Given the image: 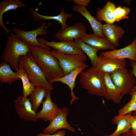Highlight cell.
Masks as SVG:
<instances>
[{"label": "cell", "mask_w": 136, "mask_h": 136, "mask_svg": "<svg viewBox=\"0 0 136 136\" xmlns=\"http://www.w3.org/2000/svg\"><path fill=\"white\" fill-rule=\"evenodd\" d=\"M30 52L49 81L64 76L58 60L51 50L40 47H30Z\"/></svg>", "instance_id": "obj_1"}, {"label": "cell", "mask_w": 136, "mask_h": 136, "mask_svg": "<svg viewBox=\"0 0 136 136\" xmlns=\"http://www.w3.org/2000/svg\"><path fill=\"white\" fill-rule=\"evenodd\" d=\"M30 47L14 33H11L8 36L6 46L2 54V61L8 64L16 71L19 64L20 57L30 52Z\"/></svg>", "instance_id": "obj_2"}, {"label": "cell", "mask_w": 136, "mask_h": 136, "mask_svg": "<svg viewBox=\"0 0 136 136\" xmlns=\"http://www.w3.org/2000/svg\"><path fill=\"white\" fill-rule=\"evenodd\" d=\"M104 74L91 66L80 74L79 81L83 88L90 94L104 97L105 88Z\"/></svg>", "instance_id": "obj_3"}, {"label": "cell", "mask_w": 136, "mask_h": 136, "mask_svg": "<svg viewBox=\"0 0 136 136\" xmlns=\"http://www.w3.org/2000/svg\"><path fill=\"white\" fill-rule=\"evenodd\" d=\"M19 62L22 65L31 82L35 87H43L48 90L51 91L53 89L52 84L47 80L30 52L26 55L21 56Z\"/></svg>", "instance_id": "obj_4"}, {"label": "cell", "mask_w": 136, "mask_h": 136, "mask_svg": "<svg viewBox=\"0 0 136 136\" xmlns=\"http://www.w3.org/2000/svg\"><path fill=\"white\" fill-rule=\"evenodd\" d=\"M110 74L112 81L123 96L129 94L135 85V77L126 67L118 69Z\"/></svg>", "instance_id": "obj_5"}, {"label": "cell", "mask_w": 136, "mask_h": 136, "mask_svg": "<svg viewBox=\"0 0 136 136\" xmlns=\"http://www.w3.org/2000/svg\"><path fill=\"white\" fill-rule=\"evenodd\" d=\"M51 51L58 60L64 75L78 67L86 64L85 62L87 58L85 54H64L54 49Z\"/></svg>", "instance_id": "obj_6"}, {"label": "cell", "mask_w": 136, "mask_h": 136, "mask_svg": "<svg viewBox=\"0 0 136 136\" xmlns=\"http://www.w3.org/2000/svg\"><path fill=\"white\" fill-rule=\"evenodd\" d=\"M46 24V22H44L38 28L31 31H24L16 27L14 28L12 31L19 38L30 47H40L51 50L50 47L40 43L37 38L39 35L48 34L47 30L45 29Z\"/></svg>", "instance_id": "obj_7"}, {"label": "cell", "mask_w": 136, "mask_h": 136, "mask_svg": "<svg viewBox=\"0 0 136 136\" xmlns=\"http://www.w3.org/2000/svg\"><path fill=\"white\" fill-rule=\"evenodd\" d=\"M14 105L18 115L22 120L36 122L39 119L29 98L20 95L14 100Z\"/></svg>", "instance_id": "obj_8"}, {"label": "cell", "mask_w": 136, "mask_h": 136, "mask_svg": "<svg viewBox=\"0 0 136 136\" xmlns=\"http://www.w3.org/2000/svg\"><path fill=\"white\" fill-rule=\"evenodd\" d=\"M69 114V109L66 107L61 108V111L51 122L49 125L42 130L43 133L52 134L62 129H67L74 132L75 129L68 122L67 117Z\"/></svg>", "instance_id": "obj_9"}, {"label": "cell", "mask_w": 136, "mask_h": 136, "mask_svg": "<svg viewBox=\"0 0 136 136\" xmlns=\"http://www.w3.org/2000/svg\"><path fill=\"white\" fill-rule=\"evenodd\" d=\"M87 34L85 26L82 22H78L64 29L56 32L55 36L60 41H74L76 39L81 38Z\"/></svg>", "instance_id": "obj_10"}, {"label": "cell", "mask_w": 136, "mask_h": 136, "mask_svg": "<svg viewBox=\"0 0 136 136\" xmlns=\"http://www.w3.org/2000/svg\"><path fill=\"white\" fill-rule=\"evenodd\" d=\"M37 40L40 43L48 47H52L54 49L63 53L85 54L82 50L76 45L74 41H60L57 42L52 40L49 41L41 37L38 38Z\"/></svg>", "instance_id": "obj_11"}, {"label": "cell", "mask_w": 136, "mask_h": 136, "mask_svg": "<svg viewBox=\"0 0 136 136\" xmlns=\"http://www.w3.org/2000/svg\"><path fill=\"white\" fill-rule=\"evenodd\" d=\"M99 55L119 59L128 58L136 62V39H134L130 44L124 47L100 52Z\"/></svg>", "instance_id": "obj_12"}, {"label": "cell", "mask_w": 136, "mask_h": 136, "mask_svg": "<svg viewBox=\"0 0 136 136\" xmlns=\"http://www.w3.org/2000/svg\"><path fill=\"white\" fill-rule=\"evenodd\" d=\"M51 91H48L44 100L42 103V109L37 113L39 119L45 122H51L61 111L58 105L51 99Z\"/></svg>", "instance_id": "obj_13"}, {"label": "cell", "mask_w": 136, "mask_h": 136, "mask_svg": "<svg viewBox=\"0 0 136 136\" xmlns=\"http://www.w3.org/2000/svg\"><path fill=\"white\" fill-rule=\"evenodd\" d=\"M98 56L100 58V62L95 68L104 74H110L118 69L126 68V66L125 59L112 58L99 55Z\"/></svg>", "instance_id": "obj_14"}, {"label": "cell", "mask_w": 136, "mask_h": 136, "mask_svg": "<svg viewBox=\"0 0 136 136\" xmlns=\"http://www.w3.org/2000/svg\"><path fill=\"white\" fill-rule=\"evenodd\" d=\"M88 66H89L86 64L80 66L72 71L69 74L61 78L50 81L49 82L52 84L55 82H60L67 85L71 90L72 98L70 103L72 105L75 101L78 99V97L75 95L73 91L74 89L75 86V81L76 78Z\"/></svg>", "instance_id": "obj_15"}, {"label": "cell", "mask_w": 136, "mask_h": 136, "mask_svg": "<svg viewBox=\"0 0 136 136\" xmlns=\"http://www.w3.org/2000/svg\"><path fill=\"white\" fill-rule=\"evenodd\" d=\"M73 11L78 13L84 17L89 21L92 27L93 34L102 38H104L103 32L102 25L100 21L93 17L86 7L80 5L73 6Z\"/></svg>", "instance_id": "obj_16"}, {"label": "cell", "mask_w": 136, "mask_h": 136, "mask_svg": "<svg viewBox=\"0 0 136 136\" xmlns=\"http://www.w3.org/2000/svg\"><path fill=\"white\" fill-rule=\"evenodd\" d=\"M81 39L86 43L99 50L116 49V47L105 37L102 38L93 33L87 34Z\"/></svg>", "instance_id": "obj_17"}, {"label": "cell", "mask_w": 136, "mask_h": 136, "mask_svg": "<svg viewBox=\"0 0 136 136\" xmlns=\"http://www.w3.org/2000/svg\"><path fill=\"white\" fill-rule=\"evenodd\" d=\"M102 30L104 36L116 47L119 46V40L125 33V30L116 24H103Z\"/></svg>", "instance_id": "obj_18"}, {"label": "cell", "mask_w": 136, "mask_h": 136, "mask_svg": "<svg viewBox=\"0 0 136 136\" xmlns=\"http://www.w3.org/2000/svg\"><path fill=\"white\" fill-rule=\"evenodd\" d=\"M104 77L105 88L104 97L115 103H120L123 96L112 81L110 74H104Z\"/></svg>", "instance_id": "obj_19"}, {"label": "cell", "mask_w": 136, "mask_h": 136, "mask_svg": "<svg viewBox=\"0 0 136 136\" xmlns=\"http://www.w3.org/2000/svg\"><path fill=\"white\" fill-rule=\"evenodd\" d=\"M29 10L32 17L35 20L43 21L46 20H53L58 21L61 25V30L64 29L67 26L66 24V20L68 18L72 17L71 14L66 13L64 9H61V12L58 15L54 16L40 14L30 7H29Z\"/></svg>", "instance_id": "obj_20"}, {"label": "cell", "mask_w": 136, "mask_h": 136, "mask_svg": "<svg viewBox=\"0 0 136 136\" xmlns=\"http://www.w3.org/2000/svg\"><path fill=\"white\" fill-rule=\"evenodd\" d=\"M116 7L115 4L108 1L103 8L97 9L96 18L99 21H105L106 23L113 24L116 21L114 11Z\"/></svg>", "instance_id": "obj_21"}, {"label": "cell", "mask_w": 136, "mask_h": 136, "mask_svg": "<svg viewBox=\"0 0 136 136\" xmlns=\"http://www.w3.org/2000/svg\"><path fill=\"white\" fill-rule=\"evenodd\" d=\"M26 5L19 0H3L0 2V26L8 34L11 30L7 29L3 21V16L6 12L11 10H16L19 8H23Z\"/></svg>", "instance_id": "obj_22"}, {"label": "cell", "mask_w": 136, "mask_h": 136, "mask_svg": "<svg viewBox=\"0 0 136 136\" xmlns=\"http://www.w3.org/2000/svg\"><path fill=\"white\" fill-rule=\"evenodd\" d=\"M74 42L76 45L87 55L89 58L92 66L96 67L100 62V58L97 55L99 50L84 42L80 38L75 39Z\"/></svg>", "instance_id": "obj_23"}, {"label": "cell", "mask_w": 136, "mask_h": 136, "mask_svg": "<svg viewBox=\"0 0 136 136\" xmlns=\"http://www.w3.org/2000/svg\"><path fill=\"white\" fill-rule=\"evenodd\" d=\"M16 73L17 77L21 79L22 82L23 96L27 97L34 91L36 87L31 82L27 73L20 64Z\"/></svg>", "instance_id": "obj_24"}, {"label": "cell", "mask_w": 136, "mask_h": 136, "mask_svg": "<svg viewBox=\"0 0 136 136\" xmlns=\"http://www.w3.org/2000/svg\"><path fill=\"white\" fill-rule=\"evenodd\" d=\"M8 63L2 61L0 64V81L1 85L4 83L11 84L19 80L16 77V72H13Z\"/></svg>", "instance_id": "obj_25"}, {"label": "cell", "mask_w": 136, "mask_h": 136, "mask_svg": "<svg viewBox=\"0 0 136 136\" xmlns=\"http://www.w3.org/2000/svg\"><path fill=\"white\" fill-rule=\"evenodd\" d=\"M49 91L44 88L36 86L34 91L29 95L33 109L36 112L39 107L43 103V100L46 96Z\"/></svg>", "instance_id": "obj_26"}, {"label": "cell", "mask_w": 136, "mask_h": 136, "mask_svg": "<svg viewBox=\"0 0 136 136\" xmlns=\"http://www.w3.org/2000/svg\"><path fill=\"white\" fill-rule=\"evenodd\" d=\"M112 123L117 125L116 130L112 134L105 136H120L128 132L131 128L129 122L126 119L121 118L114 117Z\"/></svg>", "instance_id": "obj_27"}, {"label": "cell", "mask_w": 136, "mask_h": 136, "mask_svg": "<svg viewBox=\"0 0 136 136\" xmlns=\"http://www.w3.org/2000/svg\"><path fill=\"white\" fill-rule=\"evenodd\" d=\"M130 10L129 8L125 6H118L116 7L114 11L115 21L119 22L122 20L128 18L127 16Z\"/></svg>", "instance_id": "obj_28"}, {"label": "cell", "mask_w": 136, "mask_h": 136, "mask_svg": "<svg viewBox=\"0 0 136 136\" xmlns=\"http://www.w3.org/2000/svg\"><path fill=\"white\" fill-rule=\"evenodd\" d=\"M135 111H136V101H129L118 111V114L117 116L120 117Z\"/></svg>", "instance_id": "obj_29"}, {"label": "cell", "mask_w": 136, "mask_h": 136, "mask_svg": "<svg viewBox=\"0 0 136 136\" xmlns=\"http://www.w3.org/2000/svg\"><path fill=\"white\" fill-rule=\"evenodd\" d=\"M132 113H129L120 117L115 116L117 118L121 117L126 119L129 123L131 128L133 132L136 135V116L131 115Z\"/></svg>", "instance_id": "obj_30"}, {"label": "cell", "mask_w": 136, "mask_h": 136, "mask_svg": "<svg viewBox=\"0 0 136 136\" xmlns=\"http://www.w3.org/2000/svg\"><path fill=\"white\" fill-rule=\"evenodd\" d=\"M66 134L65 130H59L52 134H49L43 133H39L36 136H65Z\"/></svg>", "instance_id": "obj_31"}, {"label": "cell", "mask_w": 136, "mask_h": 136, "mask_svg": "<svg viewBox=\"0 0 136 136\" xmlns=\"http://www.w3.org/2000/svg\"><path fill=\"white\" fill-rule=\"evenodd\" d=\"M130 65L132 67V69L129 71L135 77L136 80V62L132 60H130ZM136 89V82L135 86L132 90ZM131 90V91H132Z\"/></svg>", "instance_id": "obj_32"}, {"label": "cell", "mask_w": 136, "mask_h": 136, "mask_svg": "<svg viewBox=\"0 0 136 136\" xmlns=\"http://www.w3.org/2000/svg\"><path fill=\"white\" fill-rule=\"evenodd\" d=\"M72 1L78 5H80L86 7L88 6L90 3V0H68V1Z\"/></svg>", "instance_id": "obj_33"}, {"label": "cell", "mask_w": 136, "mask_h": 136, "mask_svg": "<svg viewBox=\"0 0 136 136\" xmlns=\"http://www.w3.org/2000/svg\"><path fill=\"white\" fill-rule=\"evenodd\" d=\"M131 96L130 102L136 101V89L132 90L129 93Z\"/></svg>", "instance_id": "obj_34"}, {"label": "cell", "mask_w": 136, "mask_h": 136, "mask_svg": "<svg viewBox=\"0 0 136 136\" xmlns=\"http://www.w3.org/2000/svg\"><path fill=\"white\" fill-rule=\"evenodd\" d=\"M120 136H136V135L133 132L131 129L126 133L123 134Z\"/></svg>", "instance_id": "obj_35"}, {"label": "cell", "mask_w": 136, "mask_h": 136, "mask_svg": "<svg viewBox=\"0 0 136 136\" xmlns=\"http://www.w3.org/2000/svg\"><path fill=\"white\" fill-rule=\"evenodd\" d=\"M124 2L128 5H130L131 3L132 0H124Z\"/></svg>", "instance_id": "obj_36"}, {"label": "cell", "mask_w": 136, "mask_h": 136, "mask_svg": "<svg viewBox=\"0 0 136 136\" xmlns=\"http://www.w3.org/2000/svg\"><path fill=\"white\" fill-rule=\"evenodd\" d=\"M133 115L136 116V111L134 112H133Z\"/></svg>", "instance_id": "obj_37"}, {"label": "cell", "mask_w": 136, "mask_h": 136, "mask_svg": "<svg viewBox=\"0 0 136 136\" xmlns=\"http://www.w3.org/2000/svg\"><path fill=\"white\" fill-rule=\"evenodd\" d=\"M135 39H136V37H135Z\"/></svg>", "instance_id": "obj_38"}, {"label": "cell", "mask_w": 136, "mask_h": 136, "mask_svg": "<svg viewBox=\"0 0 136 136\" xmlns=\"http://www.w3.org/2000/svg\"></svg>", "instance_id": "obj_39"}]
</instances>
